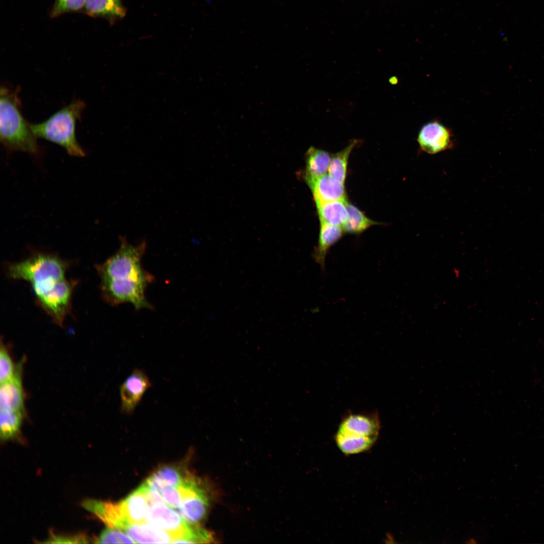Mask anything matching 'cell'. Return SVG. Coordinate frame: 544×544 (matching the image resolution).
Masks as SVG:
<instances>
[{
  "label": "cell",
  "mask_w": 544,
  "mask_h": 544,
  "mask_svg": "<svg viewBox=\"0 0 544 544\" xmlns=\"http://www.w3.org/2000/svg\"><path fill=\"white\" fill-rule=\"evenodd\" d=\"M69 264L52 254L39 253L21 265L19 278L29 282L36 301L58 325H62L72 307L77 282L66 278Z\"/></svg>",
  "instance_id": "6da1fadb"
},
{
  "label": "cell",
  "mask_w": 544,
  "mask_h": 544,
  "mask_svg": "<svg viewBox=\"0 0 544 544\" xmlns=\"http://www.w3.org/2000/svg\"><path fill=\"white\" fill-rule=\"evenodd\" d=\"M17 90L6 86L0 90V139L9 152L39 153L37 137L21 111Z\"/></svg>",
  "instance_id": "7a4b0ae2"
},
{
  "label": "cell",
  "mask_w": 544,
  "mask_h": 544,
  "mask_svg": "<svg viewBox=\"0 0 544 544\" xmlns=\"http://www.w3.org/2000/svg\"><path fill=\"white\" fill-rule=\"evenodd\" d=\"M85 107L83 101L73 100L44 121L30 124L31 128L37 138L61 146L72 156L83 157L86 153L76 139L75 129Z\"/></svg>",
  "instance_id": "3957f363"
},
{
  "label": "cell",
  "mask_w": 544,
  "mask_h": 544,
  "mask_svg": "<svg viewBox=\"0 0 544 544\" xmlns=\"http://www.w3.org/2000/svg\"><path fill=\"white\" fill-rule=\"evenodd\" d=\"M120 240V246L116 252L105 262L96 266L100 280H130L147 285L153 282V276L142 265L147 242L143 240L133 245L124 237H121Z\"/></svg>",
  "instance_id": "277c9868"
},
{
  "label": "cell",
  "mask_w": 544,
  "mask_h": 544,
  "mask_svg": "<svg viewBox=\"0 0 544 544\" xmlns=\"http://www.w3.org/2000/svg\"><path fill=\"white\" fill-rule=\"evenodd\" d=\"M146 521L170 533L174 538L173 543H209L213 540L209 531L188 522L164 503L150 505Z\"/></svg>",
  "instance_id": "5b68a950"
},
{
  "label": "cell",
  "mask_w": 544,
  "mask_h": 544,
  "mask_svg": "<svg viewBox=\"0 0 544 544\" xmlns=\"http://www.w3.org/2000/svg\"><path fill=\"white\" fill-rule=\"evenodd\" d=\"M148 285L130 280H100V291L103 299L115 306L130 303L137 310L152 309L147 300L145 291Z\"/></svg>",
  "instance_id": "8992f818"
},
{
  "label": "cell",
  "mask_w": 544,
  "mask_h": 544,
  "mask_svg": "<svg viewBox=\"0 0 544 544\" xmlns=\"http://www.w3.org/2000/svg\"><path fill=\"white\" fill-rule=\"evenodd\" d=\"M182 503L179 508L181 515L188 522L198 524L207 514L210 503V496L200 482L193 475L177 487Z\"/></svg>",
  "instance_id": "52a82bcc"
},
{
  "label": "cell",
  "mask_w": 544,
  "mask_h": 544,
  "mask_svg": "<svg viewBox=\"0 0 544 544\" xmlns=\"http://www.w3.org/2000/svg\"><path fill=\"white\" fill-rule=\"evenodd\" d=\"M151 385L146 373L134 368L120 387L121 412L125 415L132 414Z\"/></svg>",
  "instance_id": "ba28073f"
},
{
  "label": "cell",
  "mask_w": 544,
  "mask_h": 544,
  "mask_svg": "<svg viewBox=\"0 0 544 544\" xmlns=\"http://www.w3.org/2000/svg\"><path fill=\"white\" fill-rule=\"evenodd\" d=\"M451 130L437 120L429 121L420 128L417 137L420 148L429 154L451 149L453 144Z\"/></svg>",
  "instance_id": "9c48e42d"
},
{
  "label": "cell",
  "mask_w": 544,
  "mask_h": 544,
  "mask_svg": "<svg viewBox=\"0 0 544 544\" xmlns=\"http://www.w3.org/2000/svg\"><path fill=\"white\" fill-rule=\"evenodd\" d=\"M380 430L379 415L375 412L350 413L345 416L337 432L352 436L377 440Z\"/></svg>",
  "instance_id": "30bf717a"
},
{
  "label": "cell",
  "mask_w": 544,
  "mask_h": 544,
  "mask_svg": "<svg viewBox=\"0 0 544 544\" xmlns=\"http://www.w3.org/2000/svg\"><path fill=\"white\" fill-rule=\"evenodd\" d=\"M83 507L93 513L109 527L122 530L130 523L123 511L121 502L112 503L96 500H87Z\"/></svg>",
  "instance_id": "8fae6325"
},
{
  "label": "cell",
  "mask_w": 544,
  "mask_h": 544,
  "mask_svg": "<svg viewBox=\"0 0 544 544\" xmlns=\"http://www.w3.org/2000/svg\"><path fill=\"white\" fill-rule=\"evenodd\" d=\"M316 204L338 200H346L344 183L328 174L307 184Z\"/></svg>",
  "instance_id": "7c38bea8"
},
{
  "label": "cell",
  "mask_w": 544,
  "mask_h": 544,
  "mask_svg": "<svg viewBox=\"0 0 544 544\" xmlns=\"http://www.w3.org/2000/svg\"><path fill=\"white\" fill-rule=\"evenodd\" d=\"M21 364L16 368L13 377L1 383L0 407L2 411L24 412V393L21 382Z\"/></svg>",
  "instance_id": "4fadbf2b"
},
{
  "label": "cell",
  "mask_w": 544,
  "mask_h": 544,
  "mask_svg": "<svg viewBox=\"0 0 544 544\" xmlns=\"http://www.w3.org/2000/svg\"><path fill=\"white\" fill-rule=\"evenodd\" d=\"M83 12L93 18L104 19L113 25L125 17L126 10L121 0H86Z\"/></svg>",
  "instance_id": "5bb4252c"
},
{
  "label": "cell",
  "mask_w": 544,
  "mask_h": 544,
  "mask_svg": "<svg viewBox=\"0 0 544 544\" xmlns=\"http://www.w3.org/2000/svg\"><path fill=\"white\" fill-rule=\"evenodd\" d=\"M189 474L181 466L166 465L158 468L144 483L149 488L160 492L167 487L179 486Z\"/></svg>",
  "instance_id": "9a60e30c"
},
{
  "label": "cell",
  "mask_w": 544,
  "mask_h": 544,
  "mask_svg": "<svg viewBox=\"0 0 544 544\" xmlns=\"http://www.w3.org/2000/svg\"><path fill=\"white\" fill-rule=\"evenodd\" d=\"M136 543H173L174 538L169 533L149 524L128 523L122 529Z\"/></svg>",
  "instance_id": "2e32d148"
},
{
  "label": "cell",
  "mask_w": 544,
  "mask_h": 544,
  "mask_svg": "<svg viewBox=\"0 0 544 544\" xmlns=\"http://www.w3.org/2000/svg\"><path fill=\"white\" fill-rule=\"evenodd\" d=\"M344 232L342 226L320 222L318 244L313 251L312 257L322 270H324L328 251L341 238Z\"/></svg>",
  "instance_id": "e0dca14e"
},
{
  "label": "cell",
  "mask_w": 544,
  "mask_h": 544,
  "mask_svg": "<svg viewBox=\"0 0 544 544\" xmlns=\"http://www.w3.org/2000/svg\"><path fill=\"white\" fill-rule=\"evenodd\" d=\"M120 502L130 523H145L150 504L142 484Z\"/></svg>",
  "instance_id": "ac0fdd59"
},
{
  "label": "cell",
  "mask_w": 544,
  "mask_h": 544,
  "mask_svg": "<svg viewBox=\"0 0 544 544\" xmlns=\"http://www.w3.org/2000/svg\"><path fill=\"white\" fill-rule=\"evenodd\" d=\"M331 155L328 152L311 147L306 152L305 178L306 183L327 174Z\"/></svg>",
  "instance_id": "d6986e66"
},
{
  "label": "cell",
  "mask_w": 544,
  "mask_h": 544,
  "mask_svg": "<svg viewBox=\"0 0 544 544\" xmlns=\"http://www.w3.org/2000/svg\"><path fill=\"white\" fill-rule=\"evenodd\" d=\"M346 200L316 204L320 222L342 226L348 218Z\"/></svg>",
  "instance_id": "ffe728a7"
},
{
  "label": "cell",
  "mask_w": 544,
  "mask_h": 544,
  "mask_svg": "<svg viewBox=\"0 0 544 544\" xmlns=\"http://www.w3.org/2000/svg\"><path fill=\"white\" fill-rule=\"evenodd\" d=\"M334 439L341 451L346 455L356 454L367 451L372 447L376 440L358 437L336 431Z\"/></svg>",
  "instance_id": "44dd1931"
},
{
  "label": "cell",
  "mask_w": 544,
  "mask_h": 544,
  "mask_svg": "<svg viewBox=\"0 0 544 544\" xmlns=\"http://www.w3.org/2000/svg\"><path fill=\"white\" fill-rule=\"evenodd\" d=\"M347 208L348 218L342 226L345 232L358 234L372 225L379 224V223L367 218L362 211L353 205L347 202Z\"/></svg>",
  "instance_id": "7402d4cb"
},
{
  "label": "cell",
  "mask_w": 544,
  "mask_h": 544,
  "mask_svg": "<svg viewBox=\"0 0 544 544\" xmlns=\"http://www.w3.org/2000/svg\"><path fill=\"white\" fill-rule=\"evenodd\" d=\"M358 142V140H353L345 148L331 155L328 174L343 183L346 178L349 156Z\"/></svg>",
  "instance_id": "603a6c76"
},
{
  "label": "cell",
  "mask_w": 544,
  "mask_h": 544,
  "mask_svg": "<svg viewBox=\"0 0 544 544\" xmlns=\"http://www.w3.org/2000/svg\"><path fill=\"white\" fill-rule=\"evenodd\" d=\"M23 413L1 410L0 435L6 440L15 437L20 430Z\"/></svg>",
  "instance_id": "cb8c5ba5"
},
{
  "label": "cell",
  "mask_w": 544,
  "mask_h": 544,
  "mask_svg": "<svg viewBox=\"0 0 544 544\" xmlns=\"http://www.w3.org/2000/svg\"><path fill=\"white\" fill-rule=\"evenodd\" d=\"M86 0H55L50 13L54 18L70 13L83 12Z\"/></svg>",
  "instance_id": "d4e9b609"
},
{
  "label": "cell",
  "mask_w": 544,
  "mask_h": 544,
  "mask_svg": "<svg viewBox=\"0 0 544 544\" xmlns=\"http://www.w3.org/2000/svg\"><path fill=\"white\" fill-rule=\"evenodd\" d=\"M97 542L101 543H135L136 542L121 530L108 527L100 534Z\"/></svg>",
  "instance_id": "484cf974"
},
{
  "label": "cell",
  "mask_w": 544,
  "mask_h": 544,
  "mask_svg": "<svg viewBox=\"0 0 544 544\" xmlns=\"http://www.w3.org/2000/svg\"><path fill=\"white\" fill-rule=\"evenodd\" d=\"M16 368L14 365L10 355L2 343L0 351V381L1 383L11 380L15 375Z\"/></svg>",
  "instance_id": "4316f807"
},
{
  "label": "cell",
  "mask_w": 544,
  "mask_h": 544,
  "mask_svg": "<svg viewBox=\"0 0 544 544\" xmlns=\"http://www.w3.org/2000/svg\"><path fill=\"white\" fill-rule=\"evenodd\" d=\"M160 493L164 502L173 508H179L182 498L177 487H167L162 489Z\"/></svg>",
  "instance_id": "83f0119b"
},
{
  "label": "cell",
  "mask_w": 544,
  "mask_h": 544,
  "mask_svg": "<svg viewBox=\"0 0 544 544\" xmlns=\"http://www.w3.org/2000/svg\"><path fill=\"white\" fill-rule=\"evenodd\" d=\"M465 543H468V544H473V543H477V542L476 539H475L474 538H469V539H468L466 540Z\"/></svg>",
  "instance_id": "f1b7e54d"
}]
</instances>
